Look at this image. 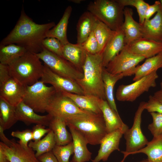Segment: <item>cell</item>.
Instances as JSON below:
<instances>
[{
	"mask_svg": "<svg viewBox=\"0 0 162 162\" xmlns=\"http://www.w3.org/2000/svg\"><path fill=\"white\" fill-rule=\"evenodd\" d=\"M27 52L24 48L15 44L0 46V63L9 65Z\"/></svg>",
	"mask_w": 162,
	"mask_h": 162,
	"instance_id": "31",
	"label": "cell"
},
{
	"mask_svg": "<svg viewBox=\"0 0 162 162\" xmlns=\"http://www.w3.org/2000/svg\"><path fill=\"white\" fill-rule=\"evenodd\" d=\"M17 121L16 107L0 98V125L4 130L10 128Z\"/></svg>",
	"mask_w": 162,
	"mask_h": 162,
	"instance_id": "32",
	"label": "cell"
},
{
	"mask_svg": "<svg viewBox=\"0 0 162 162\" xmlns=\"http://www.w3.org/2000/svg\"><path fill=\"white\" fill-rule=\"evenodd\" d=\"M121 5L124 7L131 6L136 9L139 17V23L142 25L145 20L146 11L149 5L143 0H116Z\"/></svg>",
	"mask_w": 162,
	"mask_h": 162,
	"instance_id": "36",
	"label": "cell"
},
{
	"mask_svg": "<svg viewBox=\"0 0 162 162\" xmlns=\"http://www.w3.org/2000/svg\"><path fill=\"white\" fill-rule=\"evenodd\" d=\"M44 64L51 70L62 76L75 80L82 79L83 73L63 57L47 50L44 47L40 52L36 54Z\"/></svg>",
	"mask_w": 162,
	"mask_h": 162,
	"instance_id": "8",
	"label": "cell"
},
{
	"mask_svg": "<svg viewBox=\"0 0 162 162\" xmlns=\"http://www.w3.org/2000/svg\"><path fill=\"white\" fill-rule=\"evenodd\" d=\"M125 46L124 34L121 27L116 31L103 50V65L104 68L107 67Z\"/></svg>",
	"mask_w": 162,
	"mask_h": 162,
	"instance_id": "18",
	"label": "cell"
},
{
	"mask_svg": "<svg viewBox=\"0 0 162 162\" xmlns=\"http://www.w3.org/2000/svg\"><path fill=\"white\" fill-rule=\"evenodd\" d=\"M124 7L116 0H96L90 2L87 10L112 30L116 31L123 23Z\"/></svg>",
	"mask_w": 162,
	"mask_h": 162,
	"instance_id": "5",
	"label": "cell"
},
{
	"mask_svg": "<svg viewBox=\"0 0 162 162\" xmlns=\"http://www.w3.org/2000/svg\"><path fill=\"white\" fill-rule=\"evenodd\" d=\"M124 77L122 74H112L105 68H103L102 78L106 100L110 107L117 113L118 112L114 96V88L116 82Z\"/></svg>",
	"mask_w": 162,
	"mask_h": 162,
	"instance_id": "28",
	"label": "cell"
},
{
	"mask_svg": "<svg viewBox=\"0 0 162 162\" xmlns=\"http://www.w3.org/2000/svg\"><path fill=\"white\" fill-rule=\"evenodd\" d=\"M157 99L162 103V89H160L155 92L153 95Z\"/></svg>",
	"mask_w": 162,
	"mask_h": 162,
	"instance_id": "47",
	"label": "cell"
},
{
	"mask_svg": "<svg viewBox=\"0 0 162 162\" xmlns=\"http://www.w3.org/2000/svg\"><path fill=\"white\" fill-rule=\"evenodd\" d=\"M0 162H10L6 155L0 148Z\"/></svg>",
	"mask_w": 162,
	"mask_h": 162,
	"instance_id": "48",
	"label": "cell"
},
{
	"mask_svg": "<svg viewBox=\"0 0 162 162\" xmlns=\"http://www.w3.org/2000/svg\"><path fill=\"white\" fill-rule=\"evenodd\" d=\"M145 110L150 113L156 112L162 114V103L153 95H150L148 101L146 102Z\"/></svg>",
	"mask_w": 162,
	"mask_h": 162,
	"instance_id": "41",
	"label": "cell"
},
{
	"mask_svg": "<svg viewBox=\"0 0 162 162\" xmlns=\"http://www.w3.org/2000/svg\"><path fill=\"white\" fill-rule=\"evenodd\" d=\"M56 91L52 86H47L40 80L26 86L22 101L35 112L44 113Z\"/></svg>",
	"mask_w": 162,
	"mask_h": 162,
	"instance_id": "6",
	"label": "cell"
},
{
	"mask_svg": "<svg viewBox=\"0 0 162 162\" xmlns=\"http://www.w3.org/2000/svg\"><path fill=\"white\" fill-rule=\"evenodd\" d=\"M42 44L43 47L48 50L62 57L64 45L57 38L53 37L46 38L43 40Z\"/></svg>",
	"mask_w": 162,
	"mask_h": 162,
	"instance_id": "37",
	"label": "cell"
},
{
	"mask_svg": "<svg viewBox=\"0 0 162 162\" xmlns=\"http://www.w3.org/2000/svg\"><path fill=\"white\" fill-rule=\"evenodd\" d=\"M66 126L63 119L52 116L48 127L53 133L56 145L64 146L72 141L71 135L67 130Z\"/></svg>",
	"mask_w": 162,
	"mask_h": 162,
	"instance_id": "26",
	"label": "cell"
},
{
	"mask_svg": "<svg viewBox=\"0 0 162 162\" xmlns=\"http://www.w3.org/2000/svg\"><path fill=\"white\" fill-rule=\"evenodd\" d=\"M71 135L74 148V155L72 161L74 162H87L91 158L92 153L88 149V144L84 137L78 130L68 126Z\"/></svg>",
	"mask_w": 162,
	"mask_h": 162,
	"instance_id": "21",
	"label": "cell"
},
{
	"mask_svg": "<svg viewBox=\"0 0 162 162\" xmlns=\"http://www.w3.org/2000/svg\"><path fill=\"white\" fill-rule=\"evenodd\" d=\"M44 66L40 80L44 83L51 84L57 92L84 95L83 90L75 80L56 73L44 64Z\"/></svg>",
	"mask_w": 162,
	"mask_h": 162,
	"instance_id": "12",
	"label": "cell"
},
{
	"mask_svg": "<svg viewBox=\"0 0 162 162\" xmlns=\"http://www.w3.org/2000/svg\"><path fill=\"white\" fill-rule=\"evenodd\" d=\"M11 135L20 140L18 142L22 146H28V142L33 140L32 130L26 129L22 131L16 130L12 131Z\"/></svg>",
	"mask_w": 162,
	"mask_h": 162,
	"instance_id": "40",
	"label": "cell"
},
{
	"mask_svg": "<svg viewBox=\"0 0 162 162\" xmlns=\"http://www.w3.org/2000/svg\"><path fill=\"white\" fill-rule=\"evenodd\" d=\"M56 25L52 22L43 24L34 22L25 12L22 6L20 17L13 29L1 41L0 46L15 44L35 54L41 52L43 40L48 32Z\"/></svg>",
	"mask_w": 162,
	"mask_h": 162,
	"instance_id": "1",
	"label": "cell"
},
{
	"mask_svg": "<svg viewBox=\"0 0 162 162\" xmlns=\"http://www.w3.org/2000/svg\"><path fill=\"white\" fill-rule=\"evenodd\" d=\"M72 11L71 6H68L57 24L48 32L46 34V38H56L63 45L69 43L67 38V30L69 20Z\"/></svg>",
	"mask_w": 162,
	"mask_h": 162,
	"instance_id": "27",
	"label": "cell"
},
{
	"mask_svg": "<svg viewBox=\"0 0 162 162\" xmlns=\"http://www.w3.org/2000/svg\"><path fill=\"white\" fill-rule=\"evenodd\" d=\"M160 68H162V52L146 58L142 64L137 66L134 71L133 80H138Z\"/></svg>",
	"mask_w": 162,
	"mask_h": 162,
	"instance_id": "29",
	"label": "cell"
},
{
	"mask_svg": "<svg viewBox=\"0 0 162 162\" xmlns=\"http://www.w3.org/2000/svg\"><path fill=\"white\" fill-rule=\"evenodd\" d=\"M160 86L161 88V89H162V80L160 83Z\"/></svg>",
	"mask_w": 162,
	"mask_h": 162,
	"instance_id": "51",
	"label": "cell"
},
{
	"mask_svg": "<svg viewBox=\"0 0 162 162\" xmlns=\"http://www.w3.org/2000/svg\"><path fill=\"white\" fill-rule=\"evenodd\" d=\"M125 131L118 129L108 133L101 141L98 154L92 161H106L112 152L116 150L120 151L119 147L120 140Z\"/></svg>",
	"mask_w": 162,
	"mask_h": 162,
	"instance_id": "15",
	"label": "cell"
},
{
	"mask_svg": "<svg viewBox=\"0 0 162 162\" xmlns=\"http://www.w3.org/2000/svg\"><path fill=\"white\" fill-rule=\"evenodd\" d=\"M56 145L53 133L50 130L42 139L37 141L29 142L28 146L36 151L35 155L38 158L44 153L52 151Z\"/></svg>",
	"mask_w": 162,
	"mask_h": 162,
	"instance_id": "33",
	"label": "cell"
},
{
	"mask_svg": "<svg viewBox=\"0 0 162 162\" xmlns=\"http://www.w3.org/2000/svg\"><path fill=\"white\" fill-rule=\"evenodd\" d=\"M141 25L143 38L162 42V7L152 19Z\"/></svg>",
	"mask_w": 162,
	"mask_h": 162,
	"instance_id": "22",
	"label": "cell"
},
{
	"mask_svg": "<svg viewBox=\"0 0 162 162\" xmlns=\"http://www.w3.org/2000/svg\"><path fill=\"white\" fill-rule=\"evenodd\" d=\"M132 9L124 8V20L122 28L124 34L125 45L143 37L141 25L134 19Z\"/></svg>",
	"mask_w": 162,
	"mask_h": 162,
	"instance_id": "20",
	"label": "cell"
},
{
	"mask_svg": "<svg viewBox=\"0 0 162 162\" xmlns=\"http://www.w3.org/2000/svg\"><path fill=\"white\" fill-rule=\"evenodd\" d=\"M139 153L146 154L147 159L152 162H162V134L153 137L145 147L133 154Z\"/></svg>",
	"mask_w": 162,
	"mask_h": 162,
	"instance_id": "30",
	"label": "cell"
},
{
	"mask_svg": "<svg viewBox=\"0 0 162 162\" xmlns=\"http://www.w3.org/2000/svg\"><path fill=\"white\" fill-rule=\"evenodd\" d=\"M11 77L8 65L0 63V86Z\"/></svg>",
	"mask_w": 162,
	"mask_h": 162,
	"instance_id": "43",
	"label": "cell"
},
{
	"mask_svg": "<svg viewBox=\"0 0 162 162\" xmlns=\"http://www.w3.org/2000/svg\"><path fill=\"white\" fill-rule=\"evenodd\" d=\"M8 66L11 77L26 86L41 78L44 67L36 54L28 51Z\"/></svg>",
	"mask_w": 162,
	"mask_h": 162,
	"instance_id": "4",
	"label": "cell"
},
{
	"mask_svg": "<svg viewBox=\"0 0 162 162\" xmlns=\"http://www.w3.org/2000/svg\"><path fill=\"white\" fill-rule=\"evenodd\" d=\"M16 110L18 121L27 125L34 124L49 126L52 118L48 114L44 116L37 114L33 109L22 101L16 106Z\"/></svg>",
	"mask_w": 162,
	"mask_h": 162,
	"instance_id": "17",
	"label": "cell"
},
{
	"mask_svg": "<svg viewBox=\"0 0 162 162\" xmlns=\"http://www.w3.org/2000/svg\"><path fill=\"white\" fill-rule=\"evenodd\" d=\"M50 130L49 128H45L44 126L36 124L32 130L33 140L36 142L40 140L42 137L47 134Z\"/></svg>",
	"mask_w": 162,
	"mask_h": 162,
	"instance_id": "42",
	"label": "cell"
},
{
	"mask_svg": "<svg viewBox=\"0 0 162 162\" xmlns=\"http://www.w3.org/2000/svg\"><path fill=\"white\" fill-rule=\"evenodd\" d=\"M4 130L0 125V138L1 142L8 146H10L12 142L11 140L8 139L4 133Z\"/></svg>",
	"mask_w": 162,
	"mask_h": 162,
	"instance_id": "46",
	"label": "cell"
},
{
	"mask_svg": "<svg viewBox=\"0 0 162 162\" xmlns=\"http://www.w3.org/2000/svg\"><path fill=\"white\" fill-rule=\"evenodd\" d=\"M158 75L157 71L135 81L128 85H120L116 93V98L120 101L133 102L150 88L156 86Z\"/></svg>",
	"mask_w": 162,
	"mask_h": 162,
	"instance_id": "9",
	"label": "cell"
},
{
	"mask_svg": "<svg viewBox=\"0 0 162 162\" xmlns=\"http://www.w3.org/2000/svg\"><path fill=\"white\" fill-rule=\"evenodd\" d=\"M62 93L64 95L70 98L81 109L97 114H102L99 106L100 98L97 97L66 92Z\"/></svg>",
	"mask_w": 162,
	"mask_h": 162,
	"instance_id": "25",
	"label": "cell"
},
{
	"mask_svg": "<svg viewBox=\"0 0 162 162\" xmlns=\"http://www.w3.org/2000/svg\"><path fill=\"white\" fill-rule=\"evenodd\" d=\"M70 162H73V161H72L71 160Z\"/></svg>",
	"mask_w": 162,
	"mask_h": 162,
	"instance_id": "53",
	"label": "cell"
},
{
	"mask_svg": "<svg viewBox=\"0 0 162 162\" xmlns=\"http://www.w3.org/2000/svg\"><path fill=\"white\" fill-rule=\"evenodd\" d=\"M37 158L40 162H58L52 151L44 153Z\"/></svg>",
	"mask_w": 162,
	"mask_h": 162,
	"instance_id": "45",
	"label": "cell"
},
{
	"mask_svg": "<svg viewBox=\"0 0 162 162\" xmlns=\"http://www.w3.org/2000/svg\"><path fill=\"white\" fill-rule=\"evenodd\" d=\"M11 140L9 146L0 142V148L10 162H40L32 148L22 146L14 139Z\"/></svg>",
	"mask_w": 162,
	"mask_h": 162,
	"instance_id": "13",
	"label": "cell"
},
{
	"mask_svg": "<svg viewBox=\"0 0 162 162\" xmlns=\"http://www.w3.org/2000/svg\"><path fill=\"white\" fill-rule=\"evenodd\" d=\"M81 44L86 51L90 54H95L101 52L93 30L86 40Z\"/></svg>",
	"mask_w": 162,
	"mask_h": 162,
	"instance_id": "39",
	"label": "cell"
},
{
	"mask_svg": "<svg viewBox=\"0 0 162 162\" xmlns=\"http://www.w3.org/2000/svg\"><path fill=\"white\" fill-rule=\"evenodd\" d=\"M52 151L58 162H69L70 156L74 153L73 142L64 146L56 145Z\"/></svg>",
	"mask_w": 162,
	"mask_h": 162,
	"instance_id": "35",
	"label": "cell"
},
{
	"mask_svg": "<svg viewBox=\"0 0 162 162\" xmlns=\"http://www.w3.org/2000/svg\"><path fill=\"white\" fill-rule=\"evenodd\" d=\"M71 2H74L76 3H80L83 0H70Z\"/></svg>",
	"mask_w": 162,
	"mask_h": 162,
	"instance_id": "49",
	"label": "cell"
},
{
	"mask_svg": "<svg viewBox=\"0 0 162 162\" xmlns=\"http://www.w3.org/2000/svg\"><path fill=\"white\" fill-rule=\"evenodd\" d=\"M145 58L134 54L125 47L105 68L110 73L122 74L124 76H130L134 74L137 64Z\"/></svg>",
	"mask_w": 162,
	"mask_h": 162,
	"instance_id": "10",
	"label": "cell"
},
{
	"mask_svg": "<svg viewBox=\"0 0 162 162\" xmlns=\"http://www.w3.org/2000/svg\"><path fill=\"white\" fill-rule=\"evenodd\" d=\"M161 7V4L160 1H156L153 4L149 5L145 14V20L150 19L153 14L158 11Z\"/></svg>",
	"mask_w": 162,
	"mask_h": 162,
	"instance_id": "44",
	"label": "cell"
},
{
	"mask_svg": "<svg viewBox=\"0 0 162 162\" xmlns=\"http://www.w3.org/2000/svg\"><path fill=\"white\" fill-rule=\"evenodd\" d=\"M46 112L52 117L64 120L70 116L88 111L80 109L70 98L64 95L61 92L56 91L50 102Z\"/></svg>",
	"mask_w": 162,
	"mask_h": 162,
	"instance_id": "11",
	"label": "cell"
},
{
	"mask_svg": "<svg viewBox=\"0 0 162 162\" xmlns=\"http://www.w3.org/2000/svg\"><path fill=\"white\" fill-rule=\"evenodd\" d=\"M26 88V86L11 77L0 86V98L16 107L22 101Z\"/></svg>",
	"mask_w": 162,
	"mask_h": 162,
	"instance_id": "14",
	"label": "cell"
},
{
	"mask_svg": "<svg viewBox=\"0 0 162 162\" xmlns=\"http://www.w3.org/2000/svg\"><path fill=\"white\" fill-rule=\"evenodd\" d=\"M87 54L81 44L69 43L63 46L62 57L82 72Z\"/></svg>",
	"mask_w": 162,
	"mask_h": 162,
	"instance_id": "23",
	"label": "cell"
},
{
	"mask_svg": "<svg viewBox=\"0 0 162 162\" xmlns=\"http://www.w3.org/2000/svg\"><path fill=\"white\" fill-rule=\"evenodd\" d=\"M152 118V122L148 126V128L153 137L162 134V114L156 112L150 113Z\"/></svg>",
	"mask_w": 162,
	"mask_h": 162,
	"instance_id": "38",
	"label": "cell"
},
{
	"mask_svg": "<svg viewBox=\"0 0 162 162\" xmlns=\"http://www.w3.org/2000/svg\"><path fill=\"white\" fill-rule=\"evenodd\" d=\"M146 102L142 101L140 103L135 114L132 126L124 133L126 150L121 151L124 154V158L120 162H124L128 155L133 154L134 152L144 148L148 142L142 133L141 128L142 114L145 110Z\"/></svg>",
	"mask_w": 162,
	"mask_h": 162,
	"instance_id": "7",
	"label": "cell"
},
{
	"mask_svg": "<svg viewBox=\"0 0 162 162\" xmlns=\"http://www.w3.org/2000/svg\"><path fill=\"white\" fill-rule=\"evenodd\" d=\"M160 2L161 4V6H162V0H160Z\"/></svg>",
	"mask_w": 162,
	"mask_h": 162,
	"instance_id": "52",
	"label": "cell"
},
{
	"mask_svg": "<svg viewBox=\"0 0 162 162\" xmlns=\"http://www.w3.org/2000/svg\"><path fill=\"white\" fill-rule=\"evenodd\" d=\"M103 53V51L95 54L87 52L82 67L83 77L76 81L84 95H93L106 100L102 78Z\"/></svg>",
	"mask_w": 162,
	"mask_h": 162,
	"instance_id": "2",
	"label": "cell"
},
{
	"mask_svg": "<svg viewBox=\"0 0 162 162\" xmlns=\"http://www.w3.org/2000/svg\"><path fill=\"white\" fill-rule=\"evenodd\" d=\"M64 120L67 126L78 130L90 145L100 144L108 133L102 114L88 111L70 116Z\"/></svg>",
	"mask_w": 162,
	"mask_h": 162,
	"instance_id": "3",
	"label": "cell"
},
{
	"mask_svg": "<svg viewBox=\"0 0 162 162\" xmlns=\"http://www.w3.org/2000/svg\"><path fill=\"white\" fill-rule=\"evenodd\" d=\"M98 103L108 133L118 129L126 131L128 128V126L122 121L118 113L110 107L106 100L100 98Z\"/></svg>",
	"mask_w": 162,
	"mask_h": 162,
	"instance_id": "19",
	"label": "cell"
},
{
	"mask_svg": "<svg viewBox=\"0 0 162 162\" xmlns=\"http://www.w3.org/2000/svg\"><path fill=\"white\" fill-rule=\"evenodd\" d=\"M93 31L100 50L101 51H103L116 31L112 30L99 20L95 24Z\"/></svg>",
	"mask_w": 162,
	"mask_h": 162,
	"instance_id": "34",
	"label": "cell"
},
{
	"mask_svg": "<svg viewBox=\"0 0 162 162\" xmlns=\"http://www.w3.org/2000/svg\"><path fill=\"white\" fill-rule=\"evenodd\" d=\"M125 47L134 54L146 59L162 52V42L143 37L125 45Z\"/></svg>",
	"mask_w": 162,
	"mask_h": 162,
	"instance_id": "16",
	"label": "cell"
},
{
	"mask_svg": "<svg viewBox=\"0 0 162 162\" xmlns=\"http://www.w3.org/2000/svg\"><path fill=\"white\" fill-rule=\"evenodd\" d=\"M98 20L88 11L81 15L76 26L77 43L82 44L86 40L93 30Z\"/></svg>",
	"mask_w": 162,
	"mask_h": 162,
	"instance_id": "24",
	"label": "cell"
},
{
	"mask_svg": "<svg viewBox=\"0 0 162 162\" xmlns=\"http://www.w3.org/2000/svg\"><path fill=\"white\" fill-rule=\"evenodd\" d=\"M138 162H151V161L149 160H148L147 159H145V160H142L141 161H140Z\"/></svg>",
	"mask_w": 162,
	"mask_h": 162,
	"instance_id": "50",
	"label": "cell"
}]
</instances>
